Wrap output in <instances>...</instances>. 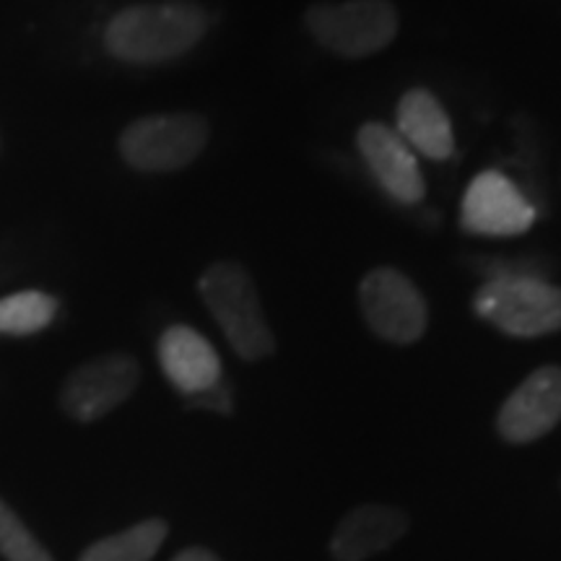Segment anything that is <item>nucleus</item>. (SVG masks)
I'll list each match as a JSON object with an SVG mask.
<instances>
[{
  "mask_svg": "<svg viewBox=\"0 0 561 561\" xmlns=\"http://www.w3.org/2000/svg\"><path fill=\"white\" fill-rule=\"evenodd\" d=\"M206 30V11L193 3L133 5L110 21L104 45L117 60L157 66L193 50Z\"/></svg>",
  "mask_w": 561,
  "mask_h": 561,
  "instance_id": "1",
  "label": "nucleus"
},
{
  "mask_svg": "<svg viewBox=\"0 0 561 561\" xmlns=\"http://www.w3.org/2000/svg\"><path fill=\"white\" fill-rule=\"evenodd\" d=\"M159 364L164 377L187 398L221 382V359L198 331L174 325L159 341Z\"/></svg>",
  "mask_w": 561,
  "mask_h": 561,
  "instance_id": "11",
  "label": "nucleus"
},
{
  "mask_svg": "<svg viewBox=\"0 0 561 561\" xmlns=\"http://www.w3.org/2000/svg\"><path fill=\"white\" fill-rule=\"evenodd\" d=\"M208 144V125L193 112L140 117L121 136V153L138 172H178Z\"/></svg>",
  "mask_w": 561,
  "mask_h": 561,
  "instance_id": "4",
  "label": "nucleus"
},
{
  "mask_svg": "<svg viewBox=\"0 0 561 561\" xmlns=\"http://www.w3.org/2000/svg\"><path fill=\"white\" fill-rule=\"evenodd\" d=\"M398 136L411 146V151L426 159H450L455 151L453 125L442 104L426 89H411L398 102Z\"/></svg>",
  "mask_w": 561,
  "mask_h": 561,
  "instance_id": "12",
  "label": "nucleus"
},
{
  "mask_svg": "<svg viewBox=\"0 0 561 561\" xmlns=\"http://www.w3.org/2000/svg\"><path fill=\"white\" fill-rule=\"evenodd\" d=\"M476 314L517 339L561 331V289L533 276H496L473 299Z\"/></svg>",
  "mask_w": 561,
  "mask_h": 561,
  "instance_id": "3",
  "label": "nucleus"
},
{
  "mask_svg": "<svg viewBox=\"0 0 561 561\" xmlns=\"http://www.w3.org/2000/svg\"><path fill=\"white\" fill-rule=\"evenodd\" d=\"M172 561H219V559H216L214 553L206 549H187V551L178 553Z\"/></svg>",
  "mask_w": 561,
  "mask_h": 561,
  "instance_id": "18",
  "label": "nucleus"
},
{
  "mask_svg": "<svg viewBox=\"0 0 561 561\" xmlns=\"http://www.w3.org/2000/svg\"><path fill=\"white\" fill-rule=\"evenodd\" d=\"M58 314V299L45 291H19L0 299V333L34 335L45 331Z\"/></svg>",
  "mask_w": 561,
  "mask_h": 561,
  "instance_id": "15",
  "label": "nucleus"
},
{
  "mask_svg": "<svg viewBox=\"0 0 561 561\" xmlns=\"http://www.w3.org/2000/svg\"><path fill=\"white\" fill-rule=\"evenodd\" d=\"M138 362L128 354H110L70 371L60 390V405L70 419L96 421L128 401L138 388Z\"/></svg>",
  "mask_w": 561,
  "mask_h": 561,
  "instance_id": "7",
  "label": "nucleus"
},
{
  "mask_svg": "<svg viewBox=\"0 0 561 561\" xmlns=\"http://www.w3.org/2000/svg\"><path fill=\"white\" fill-rule=\"evenodd\" d=\"M405 530V517L390 507H359L339 525L333 536V557L339 561H362L398 541Z\"/></svg>",
  "mask_w": 561,
  "mask_h": 561,
  "instance_id": "13",
  "label": "nucleus"
},
{
  "mask_svg": "<svg viewBox=\"0 0 561 561\" xmlns=\"http://www.w3.org/2000/svg\"><path fill=\"white\" fill-rule=\"evenodd\" d=\"M201 297L208 312L219 322L221 333L227 335L229 346L244 362H257L273 354L276 341L265 320L261 297L250 273L240 263L221 261L214 263L201 276Z\"/></svg>",
  "mask_w": 561,
  "mask_h": 561,
  "instance_id": "2",
  "label": "nucleus"
},
{
  "mask_svg": "<svg viewBox=\"0 0 561 561\" xmlns=\"http://www.w3.org/2000/svg\"><path fill=\"white\" fill-rule=\"evenodd\" d=\"M462 229L481 237L525 234L536 221V208L502 172L476 174L460 206Z\"/></svg>",
  "mask_w": 561,
  "mask_h": 561,
  "instance_id": "8",
  "label": "nucleus"
},
{
  "mask_svg": "<svg viewBox=\"0 0 561 561\" xmlns=\"http://www.w3.org/2000/svg\"><path fill=\"white\" fill-rule=\"evenodd\" d=\"M359 301L369 328L385 341L413 343L426 331V301L401 271L377 268L367 273Z\"/></svg>",
  "mask_w": 561,
  "mask_h": 561,
  "instance_id": "6",
  "label": "nucleus"
},
{
  "mask_svg": "<svg viewBox=\"0 0 561 561\" xmlns=\"http://www.w3.org/2000/svg\"><path fill=\"white\" fill-rule=\"evenodd\" d=\"M561 419V367H541L504 401L500 434L507 442L525 445L549 434Z\"/></svg>",
  "mask_w": 561,
  "mask_h": 561,
  "instance_id": "9",
  "label": "nucleus"
},
{
  "mask_svg": "<svg viewBox=\"0 0 561 561\" xmlns=\"http://www.w3.org/2000/svg\"><path fill=\"white\" fill-rule=\"evenodd\" d=\"M307 26L325 50L343 58H367L396 39L398 13L388 0L322 3L307 11Z\"/></svg>",
  "mask_w": 561,
  "mask_h": 561,
  "instance_id": "5",
  "label": "nucleus"
},
{
  "mask_svg": "<svg viewBox=\"0 0 561 561\" xmlns=\"http://www.w3.org/2000/svg\"><path fill=\"white\" fill-rule=\"evenodd\" d=\"M364 164L369 167L371 178L390 198L401 203H419L424 198L426 185L421 178L416 153L411 146L382 123H367L356 136Z\"/></svg>",
  "mask_w": 561,
  "mask_h": 561,
  "instance_id": "10",
  "label": "nucleus"
},
{
  "mask_svg": "<svg viewBox=\"0 0 561 561\" xmlns=\"http://www.w3.org/2000/svg\"><path fill=\"white\" fill-rule=\"evenodd\" d=\"M164 538L167 523L151 517V520H144L128 530L91 543L79 561H151L161 549V543H164Z\"/></svg>",
  "mask_w": 561,
  "mask_h": 561,
  "instance_id": "14",
  "label": "nucleus"
},
{
  "mask_svg": "<svg viewBox=\"0 0 561 561\" xmlns=\"http://www.w3.org/2000/svg\"><path fill=\"white\" fill-rule=\"evenodd\" d=\"M191 405H195V409L227 413L231 409V396H229V390L219 382V385H214V388L198 392V396H191Z\"/></svg>",
  "mask_w": 561,
  "mask_h": 561,
  "instance_id": "17",
  "label": "nucleus"
},
{
  "mask_svg": "<svg viewBox=\"0 0 561 561\" xmlns=\"http://www.w3.org/2000/svg\"><path fill=\"white\" fill-rule=\"evenodd\" d=\"M0 557L5 561H53L50 551L37 541V536L26 528V523L3 496H0Z\"/></svg>",
  "mask_w": 561,
  "mask_h": 561,
  "instance_id": "16",
  "label": "nucleus"
}]
</instances>
